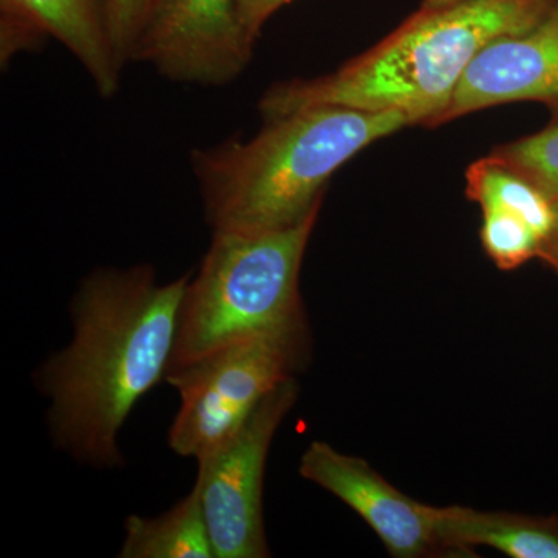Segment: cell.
<instances>
[{"instance_id":"cell-15","label":"cell","mask_w":558,"mask_h":558,"mask_svg":"<svg viewBox=\"0 0 558 558\" xmlns=\"http://www.w3.org/2000/svg\"><path fill=\"white\" fill-rule=\"evenodd\" d=\"M481 244L501 270H515L537 258L539 236L526 220L498 208H483Z\"/></svg>"},{"instance_id":"cell-17","label":"cell","mask_w":558,"mask_h":558,"mask_svg":"<svg viewBox=\"0 0 558 558\" xmlns=\"http://www.w3.org/2000/svg\"><path fill=\"white\" fill-rule=\"evenodd\" d=\"M292 0H238V10L250 38L258 40L267 21Z\"/></svg>"},{"instance_id":"cell-19","label":"cell","mask_w":558,"mask_h":558,"mask_svg":"<svg viewBox=\"0 0 558 558\" xmlns=\"http://www.w3.org/2000/svg\"><path fill=\"white\" fill-rule=\"evenodd\" d=\"M457 2V0H422V9H436V7L447 5V3Z\"/></svg>"},{"instance_id":"cell-18","label":"cell","mask_w":558,"mask_h":558,"mask_svg":"<svg viewBox=\"0 0 558 558\" xmlns=\"http://www.w3.org/2000/svg\"><path fill=\"white\" fill-rule=\"evenodd\" d=\"M550 204H553V220H550L549 230L539 241L537 258L558 275V197L550 201Z\"/></svg>"},{"instance_id":"cell-1","label":"cell","mask_w":558,"mask_h":558,"mask_svg":"<svg viewBox=\"0 0 558 558\" xmlns=\"http://www.w3.org/2000/svg\"><path fill=\"white\" fill-rule=\"evenodd\" d=\"M190 274L160 282L150 266L101 267L80 282L70 306L73 339L35 373L50 400L58 449L83 465H123L119 438L146 395L167 379Z\"/></svg>"},{"instance_id":"cell-5","label":"cell","mask_w":558,"mask_h":558,"mask_svg":"<svg viewBox=\"0 0 558 558\" xmlns=\"http://www.w3.org/2000/svg\"><path fill=\"white\" fill-rule=\"evenodd\" d=\"M307 336L238 341L168 371L180 407L168 446L182 458H207L227 442L260 402L306 362Z\"/></svg>"},{"instance_id":"cell-8","label":"cell","mask_w":558,"mask_h":558,"mask_svg":"<svg viewBox=\"0 0 558 558\" xmlns=\"http://www.w3.org/2000/svg\"><path fill=\"white\" fill-rule=\"evenodd\" d=\"M300 475L354 510L392 557L447 556L433 527L432 506L389 484L365 459L314 440L301 454Z\"/></svg>"},{"instance_id":"cell-9","label":"cell","mask_w":558,"mask_h":558,"mask_svg":"<svg viewBox=\"0 0 558 558\" xmlns=\"http://www.w3.org/2000/svg\"><path fill=\"white\" fill-rule=\"evenodd\" d=\"M539 102L558 123V0L527 31L488 44L462 76L436 128L509 102Z\"/></svg>"},{"instance_id":"cell-4","label":"cell","mask_w":558,"mask_h":558,"mask_svg":"<svg viewBox=\"0 0 558 558\" xmlns=\"http://www.w3.org/2000/svg\"><path fill=\"white\" fill-rule=\"evenodd\" d=\"M318 215L270 233H213L186 284L170 369L255 337L307 336L300 274Z\"/></svg>"},{"instance_id":"cell-2","label":"cell","mask_w":558,"mask_h":558,"mask_svg":"<svg viewBox=\"0 0 558 558\" xmlns=\"http://www.w3.org/2000/svg\"><path fill=\"white\" fill-rule=\"evenodd\" d=\"M410 126L396 110L314 106L264 120L252 138L193 149L205 219L213 233L292 229L322 208L326 185L347 161Z\"/></svg>"},{"instance_id":"cell-7","label":"cell","mask_w":558,"mask_h":558,"mask_svg":"<svg viewBox=\"0 0 558 558\" xmlns=\"http://www.w3.org/2000/svg\"><path fill=\"white\" fill-rule=\"evenodd\" d=\"M255 44L238 0H160L132 61L174 83L219 87L240 78Z\"/></svg>"},{"instance_id":"cell-11","label":"cell","mask_w":558,"mask_h":558,"mask_svg":"<svg viewBox=\"0 0 558 558\" xmlns=\"http://www.w3.org/2000/svg\"><path fill=\"white\" fill-rule=\"evenodd\" d=\"M432 520L440 546L450 556H468L487 546L512 558H558V517L432 506Z\"/></svg>"},{"instance_id":"cell-10","label":"cell","mask_w":558,"mask_h":558,"mask_svg":"<svg viewBox=\"0 0 558 558\" xmlns=\"http://www.w3.org/2000/svg\"><path fill=\"white\" fill-rule=\"evenodd\" d=\"M47 39L62 44L83 65L102 98L120 90L126 62L110 35L101 0H0V64Z\"/></svg>"},{"instance_id":"cell-14","label":"cell","mask_w":558,"mask_h":558,"mask_svg":"<svg viewBox=\"0 0 558 558\" xmlns=\"http://www.w3.org/2000/svg\"><path fill=\"white\" fill-rule=\"evenodd\" d=\"M488 156L537 186L549 201L558 197V123L527 137L499 145Z\"/></svg>"},{"instance_id":"cell-12","label":"cell","mask_w":558,"mask_h":558,"mask_svg":"<svg viewBox=\"0 0 558 558\" xmlns=\"http://www.w3.org/2000/svg\"><path fill=\"white\" fill-rule=\"evenodd\" d=\"M119 557L215 558L197 488L159 517H128Z\"/></svg>"},{"instance_id":"cell-3","label":"cell","mask_w":558,"mask_h":558,"mask_svg":"<svg viewBox=\"0 0 558 558\" xmlns=\"http://www.w3.org/2000/svg\"><path fill=\"white\" fill-rule=\"evenodd\" d=\"M553 0H457L411 14L387 38L315 78L279 81L258 102L264 120L314 106L396 110L436 128L462 76L488 44L527 31Z\"/></svg>"},{"instance_id":"cell-13","label":"cell","mask_w":558,"mask_h":558,"mask_svg":"<svg viewBox=\"0 0 558 558\" xmlns=\"http://www.w3.org/2000/svg\"><path fill=\"white\" fill-rule=\"evenodd\" d=\"M465 196L481 209L498 208L526 220L539 236L549 230L553 204L529 180L490 156L473 161L465 171Z\"/></svg>"},{"instance_id":"cell-16","label":"cell","mask_w":558,"mask_h":558,"mask_svg":"<svg viewBox=\"0 0 558 558\" xmlns=\"http://www.w3.org/2000/svg\"><path fill=\"white\" fill-rule=\"evenodd\" d=\"M108 16L110 35L121 60L132 61L140 38L148 27L160 0H101Z\"/></svg>"},{"instance_id":"cell-6","label":"cell","mask_w":558,"mask_h":558,"mask_svg":"<svg viewBox=\"0 0 558 558\" xmlns=\"http://www.w3.org/2000/svg\"><path fill=\"white\" fill-rule=\"evenodd\" d=\"M299 385L286 380L218 450L197 461L199 492L215 558L270 557L263 490L275 433L295 405Z\"/></svg>"}]
</instances>
